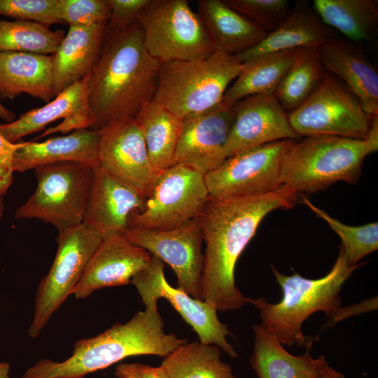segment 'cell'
Wrapping results in <instances>:
<instances>
[{"label":"cell","instance_id":"cell-1","mask_svg":"<svg viewBox=\"0 0 378 378\" xmlns=\"http://www.w3.org/2000/svg\"><path fill=\"white\" fill-rule=\"evenodd\" d=\"M298 192L281 186L268 193L208 198L198 218L206 245L201 279L202 300L217 311L235 310L249 304L236 286L237 262L271 211L292 208Z\"/></svg>","mask_w":378,"mask_h":378},{"label":"cell","instance_id":"cell-2","mask_svg":"<svg viewBox=\"0 0 378 378\" xmlns=\"http://www.w3.org/2000/svg\"><path fill=\"white\" fill-rule=\"evenodd\" d=\"M160 63L146 49L138 22L122 31L106 32L88 80L90 129L134 119L153 100Z\"/></svg>","mask_w":378,"mask_h":378},{"label":"cell","instance_id":"cell-3","mask_svg":"<svg viewBox=\"0 0 378 378\" xmlns=\"http://www.w3.org/2000/svg\"><path fill=\"white\" fill-rule=\"evenodd\" d=\"M157 303L145 304L144 311L125 323H115L101 334L77 341L71 356L63 362L38 361L22 378H83L129 356L165 357L187 340L164 332Z\"/></svg>","mask_w":378,"mask_h":378},{"label":"cell","instance_id":"cell-4","mask_svg":"<svg viewBox=\"0 0 378 378\" xmlns=\"http://www.w3.org/2000/svg\"><path fill=\"white\" fill-rule=\"evenodd\" d=\"M360 265H350L342 247L331 270L318 279H309L295 272L288 276L272 265V272L282 290L278 303L263 298H251L250 304L259 311L260 327L281 344L305 346L310 350L318 337L302 332V324L312 314L322 311L329 318L328 326L340 321L342 310L340 291L343 284Z\"/></svg>","mask_w":378,"mask_h":378},{"label":"cell","instance_id":"cell-5","mask_svg":"<svg viewBox=\"0 0 378 378\" xmlns=\"http://www.w3.org/2000/svg\"><path fill=\"white\" fill-rule=\"evenodd\" d=\"M242 63L235 55L214 51L198 60L162 62L153 102L183 119L222 102Z\"/></svg>","mask_w":378,"mask_h":378},{"label":"cell","instance_id":"cell-6","mask_svg":"<svg viewBox=\"0 0 378 378\" xmlns=\"http://www.w3.org/2000/svg\"><path fill=\"white\" fill-rule=\"evenodd\" d=\"M368 155L365 139L330 135L306 136L295 141L288 152L281 184L298 193L318 192L340 181L354 184Z\"/></svg>","mask_w":378,"mask_h":378},{"label":"cell","instance_id":"cell-7","mask_svg":"<svg viewBox=\"0 0 378 378\" xmlns=\"http://www.w3.org/2000/svg\"><path fill=\"white\" fill-rule=\"evenodd\" d=\"M37 186L15 213L18 219H38L59 232L82 224L89 196L92 167L59 162L34 169Z\"/></svg>","mask_w":378,"mask_h":378},{"label":"cell","instance_id":"cell-8","mask_svg":"<svg viewBox=\"0 0 378 378\" xmlns=\"http://www.w3.org/2000/svg\"><path fill=\"white\" fill-rule=\"evenodd\" d=\"M137 22L146 49L160 62L203 59L214 52L199 15L186 0H150Z\"/></svg>","mask_w":378,"mask_h":378},{"label":"cell","instance_id":"cell-9","mask_svg":"<svg viewBox=\"0 0 378 378\" xmlns=\"http://www.w3.org/2000/svg\"><path fill=\"white\" fill-rule=\"evenodd\" d=\"M209 194L204 175L174 164L157 175L143 208L132 214L129 227L166 230L198 217Z\"/></svg>","mask_w":378,"mask_h":378},{"label":"cell","instance_id":"cell-10","mask_svg":"<svg viewBox=\"0 0 378 378\" xmlns=\"http://www.w3.org/2000/svg\"><path fill=\"white\" fill-rule=\"evenodd\" d=\"M288 116L300 136L365 139L374 115L364 110L359 99L342 80L327 72L309 98Z\"/></svg>","mask_w":378,"mask_h":378},{"label":"cell","instance_id":"cell-11","mask_svg":"<svg viewBox=\"0 0 378 378\" xmlns=\"http://www.w3.org/2000/svg\"><path fill=\"white\" fill-rule=\"evenodd\" d=\"M103 236L83 224L59 232L57 253L35 295L29 335L38 337L51 316L71 295Z\"/></svg>","mask_w":378,"mask_h":378},{"label":"cell","instance_id":"cell-12","mask_svg":"<svg viewBox=\"0 0 378 378\" xmlns=\"http://www.w3.org/2000/svg\"><path fill=\"white\" fill-rule=\"evenodd\" d=\"M295 141L271 142L225 159L204 175L209 196L262 195L280 188L284 162Z\"/></svg>","mask_w":378,"mask_h":378},{"label":"cell","instance_id":"cell-13","mask_svg":"<svg viewBox=\"0 0 378 378\" xmlns=\"http://www.w3.org/2000/svg\"><path fill=\"white\" fill-rule=\"evenodd\" d=\"M122 234L134 244L167 263L177 277V288L202 300L203 238L198 217L174 229L129 227Z\"/></svg>","mask_w":378,"mask_h":378},{"label":"cell","instance_id":"cell-14","mask_svg":"<svg viewBox=\"0 0 378 378\" xmlns=\"http://www.w3.org/2000/svg\"><path fill=\"white\" fill-rule=\"evenodd\" d=\"M141 295L144 304L162 298L167 300L186 322L197 333L201 343L214 344L230 357L238 354L228 342L227 336H233L227 326L220 321L217 309L211 303L195 299L178 288L171 286L164 274L163 262L152 255L149 265L131 280Z\"/></svg>","mask_w":378,"mask_h":378},{"label":"cell","instance_id":"cell-15","mask_svg":"<svg viewBox=\"0 0 378 378\" xmlns=\"http://www.w3.org/2000/svg\"><path fill=\"white\" fill-rule=\"evenodd\" d=\"M99 132L97 164L111 176L146 198L158 174L150 160L135 119L112 122Z\"/></svg>","mask_w":378,"mask_h":378},{"label":"cell","instance_id":"cell-16","mask_svg":"<svg viewBox=\"0 0 378 378\" xmlns=\"http://www.w3.org/2000/svg\"><path fill=\"white\" fill-rule=\"evenodd\" d=\"M232 105L234 118L222 152L223 162L266 144L301 137L274 94L249 96Z\"/></svg>","mask_w":378,"mask_h":378},{"label":"cell","instance_id":"cell-17","mask_svg":"<svg viewBox=\"0 0 378 378\" xmlns=\"http://www.w3.org/2000/svg\"><path fill=\"white\" fill-rule=\"evenodd\" d=\"M234 118L233 105L221 102L183 118L172 165L185 164L205 175L220 164Z\"/></svg>","mask_w":378,"mask_h":378},{"label":"cell","instance_id":"cell-18","mask_svg":"<svg viewBox=\"0 0 378 378\" xmlns=\"http://www.w3.org/2000/svg\"><path fill=\"white\" fill-rule=\"evenodd\" d=\"M151 260L147 251L132 243L124 234L105 236L71 295L83 299L103 288L127 285Z\"/></svg>","mask_w":378,"mask_h":378},{"label":"cell","instance_id":"cell-19","mask_svg":"<svg viewBox=\"0 0 378 378\" xmlns=\"http://www.w3.org/2000/svg\"><path fill=\"white\" fill-rule=\"evenodd\" d=\"M90 74L59 93L42 107L32 108L18 120L0 125V131L10 141L16 143L24 136L44 129L48 124L63 119L59 125L47 129L39 137L55 132L66 133L90 129L92 118L88 102Z\"/></svg>","mask_w":378,"mask_h":378},{"label":"cell","instance_id":"cell-20","mask_svg":"<svg viewBox=\"0 0 378 378\" xmlns=\"http://www.w3.org/2000/svg\"><path fill=\"white\" fill-rule=\"evenodd\" d=\"M146 198L122 183L98 164L92 167L89 196L82 224L103 237L123 234L132 214L144 206Z\"/></svg>","mask_w":378,"mask_h":378},{"label":"cell","instance_id":"cell-21","mask_svg":"<svg viewBox=\"0 0 378 378\" xmlns=\"http://www.w3.org/2000/svg\"><path fill=\"white\" fill-rule=\"evenodd\" d=\"M316 50L325 69L342 80L369 115H378L377 70L358 43L333 36Z\"/></svg>","mask_w":378,"mask_h":378},{"label":"cell","instance_id":"cell-22","mask_svg":"<svg viewBox=\"0 0 378 378\" xmlns=\"http://www.w3.org/2000/svg\"><path fill=\"white\" fill-rule=\"evenodd\" d=\"M106 24L70 26L52 55L51 73L57 95L90 74L99 57Z\"/></svg>","mask_w":378,"mask_h":378},{"label":"cell","instance_id":"cell-23","mask_svg":"<svg viewBox=\"0 0 378 378\" xmlns=\"http://www.w3.org/2000/svg\"><path fill=\"white\" fill-rule=\"evenodd\" d=\"M199 15L214 51L237 55L258 45L268 32L223 0H200Z\"/></svg>","mask_w":378,"mask_h":378},{"label":"cell","instance_id":"cell-24","mask_svg":"<svg viewBox=\"0 0 378 378\" xmlns=\"http://www.w3.org/2000/svg\"><path fill=\"white\" fill-rule=\"evenodd\" d=\"M334 35L333 29L322 21L307 1H298L282 23L269 32L258 45L235 56L242 63L265 53L317 47Z\"/></svg>","mask_w":378,"mask_h":378},{"label":"cell","instance_id":"cell-25","mask_svg":"<svg viewBox=\"0 0 378 378\" xmlns=\"http://www.w3.org/2000/svg\"><path fill=\"white\" fill-rule=\"evenodd\" d=\"M99 132L80 129L42 142H24L13 160L14 172H23L59 162L97 164Z\"/></svg>","mask_w":378,"mask_h":378},{"label":"cell","instance_id":"cell-26","mask_svg":"<svg viewBox=\"0 0 378 378\" xmlns=\"http://www.w3.org/2000/svg\"><path fill=\"white\" fill-rule=\"evenodd\" d=\"M51 61L52 55L0 52V99L13 100L25 93L50 102L57 96Z\"/></svg>","mask_w":378,"mask_h":378},{"label":"cell","instance_id":"cell-27","mask_svg":"<svg viewBox=\"0 0 378 378\" xmlns=\"http://www.w3.org/2000/svg\"><path fill=\"white\" fill-rule=\"evenodd\" d=\"M254 343L250 363L258 378H319L330 366L324 356L313 358L288 352L260 325H254Z\"/></svg>","mask_w":378,"mask_h":378},{"label":"cell","instance_id":"cell-28","mask_svg":"<svg viewBox=\"0 0 378 378\" xmlns=\"http://www.w3.org/2000/svg\"><path fill=\"white\" fill-rule=\"evenodd\" d=\"M300 48L262 54L242 62L241 69L222 102L232 105L245 97L274 94Z\"/></svg>","mask_w":378,"mask_h":378},{"label":"cell","instance_id":"cell-29","mask_svg":"<svg viewBox=\"0 0 378 378\" xmlns=\"http://www.w3.org/2000/svg\"><path fill=\"white\" fill-rule=\"evenodd\" d=\"M313 8L329 27L351 42L372 41L378 29L377 0H314Z\"/></svg>","mask_w":378,"mask_h":378},{"label":"cell","instance_id":"cell-30","mask_svg":"<svg viewBox=\"0 0 378 378\" xmlns=\"http://www.w3.org/2000/svg\"><path fill=\"white\" fill-rule=\"evenodd\" d=\"M134 119L143 132L152 165L159 174L172 165L182 119L153 101Z\"/></svg>","mask_w":378,"mask_h":378},{"label":"cell","instance_id":"cell-31","mask_svg":"<svg viewBox=\"0 0 378 378\" xmlns=\"http://www.w3.org/2000/svg\"><path fill=\"white\" fill-rule=\"evenodd\" d=\"M220 354L214 344L186 342L164 357L160 366L168 378H236Z\"/></svg>","mask_w":378,"mask_h":378},{"label":"cell","instance_id":"cell-32","mask_svg":"<svg viewBox=\"0 0 378 378\" xmlns=\"http://www.w3.org/2000/svg\"><path fill=\"white\" fill-rule=\"evenodd\" d=\"M326 73L316 47L300 48L274 94L288 114L309 98L320 85Z\"/></svg>","mask_w":378,"mask_h":378},{"label":"cell","instance_id":"cell-33","mask_svg":"<svg viewBox=\"0 0 378 378\" xmlns=\"http://www.w3.org/2000/svg\"><path fill=\"white\" fill-rule=\"evenodd\" d=\"M65 36L62 29L31 21L0 20V52L53 54Z\"/></svg>","mask_w":378,"mask_h":378},{"label":"cell","instance_id":"cell-34","mask_svg":"<svg viewBox=\"0 0 378 378\" xmlns=\"http://www.w3.org/2000/svg\"><path fill=\"white\" fill-rule=\"evenodd\" d=\"M301 200L317 216L330 225L342 241V248L350 265H358L360 260L378 248V223L360 226L344 224L315 206L304 196Z\"/></svg>","mask_w":378,"mask_h":378},{"label":"cell","instance_id":"cell-35","mask_svg":"<svg viewBox=\"0 0 378 378\" xmlns=\"http://www.w3.org/2000/svg\"><path fill=\"white\" fill-rule=\"evenodd\" d=\"M229 7L268 33L276 29L291 8L287 0H223Z\"/></svg>","mask_w":378,"mask_h":378},{"label":"cell","instance_id":"cell-36","mask_svg":"<svg viewBox=\"0 0 378 378\" xmlns=\"http://www.w3.org/2000/svg\"><path fill=\"white\" fill-rule=\"evenodd\" d=\"M0 15L47 26L64 23L59 0H0Z\"/></svg>","mask_w":378,"mask_h":378},{"label":"cell","instance_id":"cell-37","mask_svg":"<svg viewBox=\"0 0 378 378\" xmlns=\"http://www.w3.org/2000/svg\"><path fill=\"white\" fill-rule=\"evenodd\" d=\"M60 15L70 26L106 24L111 16L108 0H59Z\"/></svg>","mask_w":378,"mask_h":378},{"label":"cell","instance_id":"cell-38","mask_svg":"<svg viewBox=\"0 0 378 378\" xmlns=\"http://www.w3.org/2000/svg\"><path fill=\"white\" fill-rule=\"evenodd\" d=\"M150 0H108L111 16L107 33L120 32L137 22L138 17Z\"/></svg>","mask_w":378,"mask_h":378},{"label":"cell","instance_id":"cell-39","mask_svg":"<svg viewBox=\"0 0 378 378\" xmlns=\"http://www.w3.org/2000/svg\"><path fill=\"white\" fill-rule=\"evenodd\" d=\"M115 374L118 378H168L161 366L152 367L140 363L118 364Z\"/></svg>","mask_w":378,"mask_h":378},{"label":"cell","instance_id":"cell-40","mask_svg":"<svg viewBox=\"0 0 378 378\" xmlns=\"http://www.w3.org/2000/svg\"><path fill=\"white\" fill-rule=\"evenodd\" d=\"M22 141L13 143L8 140L0 131V169L13 172V160L15 152L23 145Z\"/></svg>","mask_w":378,"mask_h":378},{"label":"cell","instance_id":"cell-41","mask_svg":"<svg viewBox=\"0 0 378 378\" xmlns=\"http://www.w3.org/2000/svg\"><path fill=\"white\" fill-rule=\"evenodd\" d=\"M369 153H374L378 149V115L373 116L370 129L365 139Z\"/></svg>","mask_w":378,"mask_h":378},{"label":"cell","instance_id":"cell-42","mask_svg":"<svg viewBox=\"0 0 378 378\" xmlns=\"http://www.w3.org/2000/svg\"><path fill=\"white\" fill-rule=\"evenodd\" d=\"M13 172L0 169V197L4 195L13 182Z\"/></svg>","mask_w":378,"mask_h":378},{"label":"cell","instance_id":"cell-43","mask_svg":"<svg viewBox=\"0 0 378 378\" xmlns=\"http://www.w3.org/2000/svg\"><path fill=\"white\" fill-rule=\"evenodd\" d=\"M0 118L8 123L15 120V115L0 102Z\"/></svg>","mask_w":378,"mask_h":378},{"label":"cell","instance_id":"cell-44","mask_svg":"<svg viewBox=\"0 0 378 378\" xmlns=\"http://www.w3.org/2000/svg\"><path fill=\"white\" fill-rule=\"evenodd\" d=\"M319 378H346L343 373L329 366L323 374Z\"/></svg>","mask_w":378,"mask_h":378},{"label":"cell","instance_id":"cell-45","mask_svg":"<svg viewBox=\"0 0 378 378\" xmlns=\"http://www.w3.org/2000/svg\"><path fill=\"white\" fill-rule=\"evenodd\" d=\"M9 363L5 362H0V378H10L9 376Z\"/></svg>","mask_w":378,"mask_h":378},{"label":"cell","instance_id":"cell-46","mask_svg":"<svg viewBox=\"0 0 378 378\" xmlns=\"http://www.w3.org/2000/svg\"><path fill=\"white\" fill-rule=\"evenodd\" d=\"M4 204L3 202L2 197H0V221L4 216Z\"/></svg>","mask_w":378,"mask_h":378},{"label":"cell","instance_id":"cell-47","mask_svg":"<svg viewBox=\"0 0 378 378\" xmlns=\"http://www.w3.org/2000/svg\"><path fill=\"white\" fill-rule=\"evenodd\" d=\"M128 378H132V377H128Z\"/></svg>","mask_w":378,"mask_h":378}]
</instances>
